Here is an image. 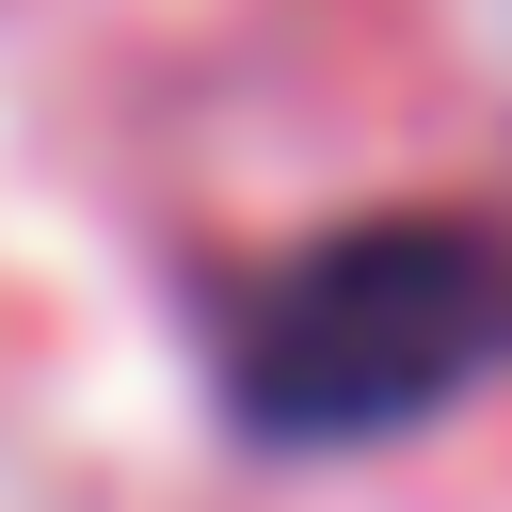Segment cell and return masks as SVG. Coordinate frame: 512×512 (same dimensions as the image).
Instances as JSON below:
<instances>
[{
  "label": "cell",
  "mask_w": 512,
  "mask_h": 512,
  "mask_svg": "<svg viewBox=\"0 0 512 512\" xmlns=\"http://www.w3.org/2000/svg\"><path fill=\"white\" fill-rule=\"evenodd\" d=\"M512 368V224L400 208L336 224L272 288L224 304V416L256 448H384Z\"/></svg>",
  "instance_id": "cell-1"
}]
</instances>
